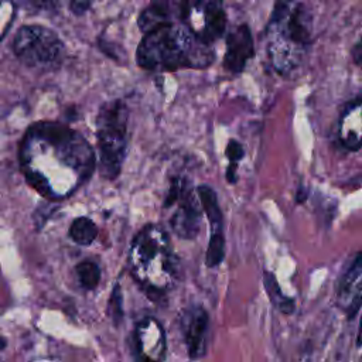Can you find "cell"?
I'll return each instance as SVG.
<instances>
[{"mask_svg": "<svg viewBox=\"0 0 362 362\" xmlns=\"http://www.w3.org/2000/svg\"><path fill=\"white\" fill-rule=\"evenodd\" d=\"M23 164L40 163L25 168L27 181L41 194L55 197V174L62 177L66 194L86 180L95 164L89 144L75 132L54 123L30 129L23 147Z\"/></svg>", "mask_w": 362, "mask_h": 362, "instance_id": "obj_1", "label": "cell"}, {"mask_svg": "<svg viewBox=\"0 0 362 362\" xmlns=\"http://www.w3.org/2000/svg\"><path fill=\"white\" fill-rule=\"evenodd\" d=\"M136 57L143 69L177 71L206 68L215 54L211 45L198 40L184 25L171 23L144 34Z\"/></svg>", "mask_w": 362, "mask_h": 362, "instance_id": "obj_2", "label": "cell"}, {"mask_svg": "<svg viewBox=\"0 0 362 362\" xmlns=\"http://www.w3.org/2000/svg\"><path fill=\"white\" fill-rule=\"evenodd\" d=\"M313 34V11L297 0H276L267 25V51L273 68L291 74L301 64Z\"/></svg>", "mask_w": 362, "mask_h": 362, "instance_id": "obj_3", "label": "cell"}, {"mask_svg": "<svg viewBox=\"0 0 362 362\" xmlns=\"http://www.w3.org/2000/svg\"><path fill=\"white\" fill-rule=\"evenodd\" d=\"M129 266L134 280L148 294H163L178 276V259L167 232L158 225H146L133 239Z\"/></svg>", "mask_w": 362, "mask_h": 362, "instance_id": "obj_4", "label": "cell"}, {"mask_svg": "<svg viewBox=\"0 0 362 362\" xmlns=\"http://www.w3.org/2000/svg\"><path fill=\"white\" fill-rule=\"evenodd\" d=\"M170 23L184 25L202 42L212 45L226 28L222 0H151Z\"/></svg>", "mask_w": 362, "mask_h": 362, "instance_id": "obj_5", "label": "cell"}, {"mask_svg": "<svg viewBox=\"0 0 362 362\" xmlns=\"http://www.w3.org/2000/svg\"><path fill=\"white\" fill-rule=\"evenodd\" d=\"M127 106L116 99L105 103L96 119L99 167L105 178L119 175L127 150Z\"/></svg>", "mask_w": 362, "mask_h": 362, "instance_id": "obj_6", "label": "cell"}, {"mask_svg": "<svg viewBox=\"0 0 362 362\" xmlns=\"http://www.w3.org/2000/svg\"><path fill=\"white\" fill-rule=\"evenodd\" d=\"M13 49L21 62L40 69L57 66L64 55V44L59 37L42 25L21 27L16 34Z\"/></svg>", "mask_w": 362, "mask_h": 362, "instance_id": "obj_7", "label": "cell"}, {"mask_svg": "<svg viewBox=\"0 0 362 362\" xmlns=\"http://www.w3.org/2000/svg\"><path fill=\"white\" fill-rule=\"evenodd\" d=\"M133 355L136 362H164L167 341L161 324L153 317L141 318L133 331Z\"/></svg>", "mask_w": 362, "mask_h": 362, "instance_id": "obj_8", "label": "cell"}, {"mask_svg": "<svg viewBox=\"0 0 362 362\" xmlns=\"http://www.w3.org/2000/svg\"><path fill=\"white\" fill-rule=\"evenodd\" d=\"M198 198L202 211L206 215L211 229V238L205 255V263L208 267L221 264L225 257V238H223V218L216 199L215 191L208 185L198 187Z\"/></svg>", "mask_w": 362, "mask_h": 362, "instance_id": "obj_9", "label": "cell"}, {"mask_svg": "<svg viewBox=\"0 0 362 362\" xmlns=\"http://www.w3.org/2000/svg\"><path fill=\"white\" fill-rule=\"evenodd\" d=\"M181 327L188 356L194 361L201 359L206 352L209 317L201 305L188 307L181 318Z\"/></svg>", "mask_w": 362, "mask_h": 362, "instance_id": "obj_10", "label": "cell"}, {"mask_svg": "<svg viewBox=\"0 0 362 362\" xmlns=\"http://www.w3.org/2000/svg\"><path fill=\"white\" fill-rule=\"evenodd\" d=\"M175 204L177 209L170 219L173 232L181 239H194L201 228L202 212L189 187L181 192Z\"/></svg>", "mask_w": 362, "mask_h": 362, "instance_id": "obj_11", "label": "cell"}, {"mask_svg": "<svg viewBox=\"0 0 362 362\" xmlns=\"http://www.w3.org/2000/svg\"><path fill=\"white\" fill-rule=\"evenodd\" d=\"M362 286V259L358 252L339 279L337 291V304L346 314L348 318H354L361 308V290Z\"/></svg>", "mask_w": 362, "mask_h": 362, "instance_id": "obj_12", "label": "cell"}, {"mask_svg": "<svg viewBox=\"0 0 362 362\" xmlns=\"http://www.w3.org/2000/svg\"><path fill=\"white\" fill-rule=\"evenodd\" d=\"M255 47L250 28L246 24L235 27L226 37V52L223 65L228 71L239 74L246 66V62L253 57Z\"/></svg>", "mask_w": 362, "mask_h": 362, "instance_id": "obj_13", "label": "cell"}, {"mask_svg": "<svg viewBox=\"0 0 362 362\" xmlns=\"http://www.w3.org/2000/svg\"><path fill=\"white\" fill-rule=\"evenodd\" d=\"M339 139L342 144L351 150L356 151L361 147V99L356 98L348 105L339 126Z\"/></svg>", "mask_w": 362, "mask_h": 362, "instance_id": "obj_14", "label": "cell"}, {"mask_svg": "<svg viewBox=\"0 0 362 362\" xmlns=\"http://www.w3.org/2000/svg\"><path fill=\"white\" fill-rule=\"evenodd\" d=\"M263 283H264V288H266V293L272 301V304L283 314H293L294 313V301L290 298V297H286L281 290H280V286L274 277L273 273L264 270L263 273Z\"/></svg>", "mask_w": 362, "mask_h": 362, "instance_id": "obj_15", "label": "cell"}, {"mask_svg": "<svg viewBox=\"0 0 362 362\" xmlns=\"http://www.w3.org/2000/svg\"><path fill=\"white\" fill-rule=\"evenodd\" d=\"M71 239L82 246L90 245L98 236V226L95 222L86 216L76 218L69 226Z\"/></svg>", "mask_w": 362, "mask_h": 362, "instance_id": "obj_16", "label": "cell"}, {"mask_svg": "<svg viewBox=\"0 0 362 362\" xmlns=\"http://www.w3.org/2000/svg\"><path fill=\"white\" fill-rule=\"evenodd\" d=\"M76 277L79 280V284L86 288L92 290L95 288L100 281V269L99 266L92 260H83L75 267Z\"/></svg>", "mask_w": 362, "mask_h": 362, "instance_id": "obj_17", "label": "cell"}, {"mask_svg": "<svg viewBox=\"0 0 362 362\" xmlns=\"http://www.w3.org/2000/svg\"><path fill=\"white\" fill-rule=\"evenodd\" d=\"M137 24H139V28L147 34L158 27H163L165 24H171L168 21V18L163 14V11H160L157 7L154 6H148L147 8H144L141 11V14L139 16V20H137Z\"/></svg>", "mask_w": 362, "mask_h": 362, "instance_id": "obj_18", "label": "cell"}, {"mask_svg": "<svg viewBox=\"0 0 362 362\" xmlns=\"http://www.w3.org/2000/svg\"><path fill=\"white\" fill-rule=\"evenodd\" d=\"M25 8L37 13H52L58 8L59 0H18Z\"/></svg>", "mask_w": 362, "mask_h": 362, "instance_id": "obj_19", "label": "cell"}, {"mask_svg": "<svg viewBox=\"0 0 362 362\" xmlns=\"http://www.w3.org/2000/svg\"><path fill=\"white\" fill-rule=\"evenodd\" d=\"M225 154H226V157H228V160H229V163L230 164H236L238 165V163L242 160V157L245 156V150H243V147H242V144L239 143V141H236V140H229V143L226 144V150H225Z\"/></svg>", "mask_w": 362, "mask_h": 362, "instance_id": "obj_20", "label": "cell"}, {"mask_svg": "<svg viewBox=\"0 0 362 362\" xmlns=\"http://www.w3.org/2000/svg\"><path fill=\"white\" fill-rule=\"evenodd\" d=\"M69 3V10L76 14V16H82L83 13H86L92 4V0H68Z\"/></svg>", "mask_w": 362, "mask_h": 362, "instance_id": "obj_21", "label": "cell"}, {"mask_svg": "<svg viewBox=\"0 0 362 362\" xmlns=\"http://www.w3.org/2000/svg\"><path fill=\"white\" fill-rule=\"evenodd\" d=\"M226 180L230 182V184H235L238 177H236V164H229L228 170H226Z\"/></svg>", "mask_w": 362, "mask_h": 362, "instance_id": "obj_22", "label": "cell"}, {"mask_svg": "<svg viewBox=\"0 0 362 362\" xmlns=\"http://www.w3.org/2000/svg\"><path fill=\"white\" fill-rule=\"evenodd\" d=\"M361 41H358L356 44H355V47H354V49H352V55H354V61H355V64L356 65H359L361 64Z\"/></svg>", "mask_w": 362, "mask_h": 362, "instance_id": "obj_23", "label": "cell"}]
</instances>
